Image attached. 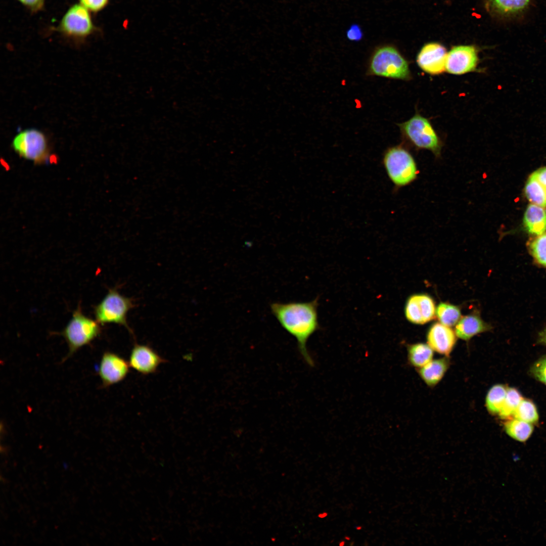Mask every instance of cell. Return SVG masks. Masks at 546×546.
Returning <instances> with one entry per match:
<instances>
[{"label": "cell", "instance_id": "obj_1", "mask_svg": "<svg viewBox=\"0 0 546 546\" xmlns=\"http://www.w3.org/2000/svg\"><path fill=\"white\" fill-rule=\"evenodd\" d=\"M318 301L317 297L309 302H274L270 305L271 313L281 326L296 338L300 353L310 366L314 362L306 344L309 337L320 329Z\"/></svg>", "mask_w": 546, "mask_h": 546}, {"label": "cell", "instance_id": "obj_2", "mask_svg": "<svg viewBox=\"0 0 546 546\" xmlns=\"http://www.w3.org/2000/svg\"><path fill=\"white\" fill-rule=\"evenodd\" d=\"M367 74L402 80L412 78L407 61L391 45H382L375 49L369 60Z\"/></svg>", "mask_w": 546, "mask_h": 546}, {"label": "cell", "instance_id": "obj_3", "mask_svg": "<svg viewBox=\"0 0 546 546\" xmlns=\"http://www.w3.org/2000/svg\"><path fill=\"white\" fill-rule=\"evenodd\" d=\"M383 163L389 178L398 188L411 184L419 174L414 158L400 145L388 148L384 152Z\"/></svg>", "mask_w": 546, "mask_h": 546}, {"label": "cell", "instance_id": "obj_4", "mask_svg": "<svg viewBox=\"0 0 546 546\" xmlns=\"http://www.w3.org/2000/svg\"><path fill=\"white\" fill-rule=\"evenodd\" d=\"M398 126L402 137L413 146L430 151L437 157L440 156L442 142L429 119L416 113Z\"/></svg>", "mask_w": 546, "mask_h": 546}, {"label": "cell", "instance_id": "obj_5", "mask_svg": "<svg viewBox=\"0 0 546 546\" xmlns=\"http://www.w3.org/2000/svg\"><path fill=\"white\" fill-rule=\"evenodd\" d=\"M100 324L85 315L79 305L73 311L72 318L60 334L66 340L69 351L63 361L72 356L81 347L90 344L101 333Z\"/></svg>", "mask_w": 546, "mask_h": 546}, {"label": "cell", "instance_id": "obj_6", "mask_svg": "<svg viewBox=\"0 0 546 546\" xmlns=\"http://www.w3.org/2000/svg\"><path fill=\"white\" fill-rule=\"evenodd\" d=\"M133 307L130 298L121 295L116 289H109L103 300L94 308L96 320L101 325L115 323L129 329L126 317Z\"/></svg>", "mask_w": 546, "mask_h": 546}, {"label": "cell", "instance_id": "obj_7", "mask_svg": "<svg viewBox=\"0 0 546 546\" xmlns=\"http://www.w3.org/2000/svg\"><path fill=\"white\" fill-rule=\"evenodd\" d=\"M13 150L21 157L40 164L47 162L50 155L47 138L40 131L28 129L18 133L12 143Z\"/></svg>", "mask_w": 546, "mask_h": 546}, {"label": "cell", "instance_id": "obj_8", "mask_svg": "<svg viewBox=\"0 0 546 546\" xmlns=\"http://www.w3.org/2000/svg\"><path fill=\"white\" fill-rule=\"evenodd\" d=\"M57 29L66 36L83 39L93 33L97 28L88 10L80 4L73 5L68 10Z\"/></svg>", "mask_w": 546, "mask_h": 546}, {"label": "cell", "instance_id": "obj_9", "mask_svg": "<svg viewBox=\"0 0 546 546\" xmlns=\"http://www.w3.org/2000/svg\"><path fill=\"white\" fill-rule=\"evenodd\" d=\"M478 62V51L474 46H454L447 54L445 71L453 75L466 74L477 71Z\"/></svg>", "mask_w": 546, "mask_h": 546}, {"label": "cell", "instance_id": "obj_10", "mask_svg": "<svg viewBox=\"0 0 546 546\" xmlns=\"http://www.w3.org/2000/svg\"><path fill=\"white\" fill-rule=\"evenodd\" d=\"M130 368L128 361L122 356L112 352H105L98 370L102 387L107 388L124 380L129 372Z\"/></svg>", "mask_w": 546, "mask_h": 546}, {"label": "cell", "instance_id": "obj_11", "mask_svg": "<svg viewBox=\"0 0 546 546\" xmlns=\"http://www.w3.org/2000/svg\"><path fill=\"white\" fill-rule=\"evenodd\" d=\"M166 361L150 346L138 344L134 345L128 359L130 367L143 375L154 374Z\"/></svg>", "mask_w": 546, "mask_h": 546}, {"label": "cell", "instance_id": "obj_12", "mask_svg": "<svg viewBox=\"0 0 546 546\" xmlns=\"http://www.w3.org/2000/svg\"><path fill=\"white\" fill-rule=\"evenodd\" d=\"M447 52L445 47L437 42L425 44L417 56L416 62L425 73L439 75L445 71Z\"/></svg>", "mask_w": 546, "mask_h": 546}, {"label": "cell", "instance_id": "obj_13", "mask_svg": "<svg viewBox=\"0 0 546 546\" xmlns=\"http://www.w3.org/2000/svg\"><path fill=\"white\" fill-rule=\"evenodd\" d=\"M404 315L407 320L413 324H426L436 315L435 303L430 296L426 294L411 295L405 302Z\"/></svg>", "mask_w": 546, "mask_h": 546}, {"label": "cell", "instance_id": "obj_14", "mask_svg": "<svg viewBox=\"0 0 546 546\" xmlns=\"http://www.w3.org/2000/svg\"><path fill=\"white\" fill-rule=\"evenodd\" d=\"M457 337L455 332L450 327L436 323L429 329L427 341L433 351L447 357L456 343Z\"/></svg>", "mask_w": 546, "mask_h": 546}, {"label": "cell", "instance_id": "obj_15", "mask_svg": "<svg viewBox=\"0 0 546 546\" xmlns=\"http://www.w3.org/2000/svg\"><path fill=\"white\" fill-rule=\"evenodd\" d=\"M489 326L477 314L472 313L462 317L457 323L455 333L458 337L469 340L473 336L488 331Z\"/></svg>", "mask_w": 546, "mask_h": 546}, {"label": "cell", "instance_id": "obj_16", "mask_svg": "<svg viewBox=\"0 0 546 546\" xmlns=\"http://www.w3.org/2000/svg\"><path fill=\"white\" fill-rule=\"evenodd\" d=\"M446 357L432 359L424 366L419 368L420 376L428 386H435L444 376L449 365V359Z\"/></svg>", "mask_w": 546, "mask_h": 546}, {"label": "cell", "instance_id": "obj_17", "mask_svg": "<svg viewBox=\"0 0 546 546\" xmlns=\"http://www.w3.org/2000/svg\"><path fill=\"white\" fill-rule=\"evenodd\" d=\"M523 223L529 233L538 236L544 234L546 231V209L530 204L524 213Z\"/></svg>", "mask_w": 546, "mask_h": 546}, {"label": "cell", "instance_id": "obj_18", "mask_svg": "<svg viewBox=\"0 0 546 546\" xmlns=\"http://www.w3.org/2000/svg\"><path fill=\"white\" fill-rule=\"evenodd\" d=\"M407 359L410 364L420 368L432 360L433 350L428 344L418 343L407 347Z\"/></svg>", "mask_w": 546, "mask_h": 546}, {"label": "cell", "instance_id": "obj_19", "mask_svg": "<svg viewBox=\"0 0 546 546\" xmlns=\"http://www.w3.org/2000/svg\"><path fill=\"white\" fill-rule=\"evenodd\" d=\"M506 433L517 441L524 442L532 434L533 426L532 424L516 419H510L504 424Z\"/></svg>", "mask_w": 546, "mask_h": 546}, {"label": "cell", "instance_id": "obj_20", "mask_svg": "<svg viewBox=\"0 0 546 546\" xmlns=\"http://www.w3.org/2000/svg\"><path fill=\"white\" fill-rule=\"evenodd\" d=\"M507 388L502 384H496L490 388L485 398V406L492 415H498L504 404Z\"/></svg>", "mask_w": 546, "mask_h": 546}, {"label": "cell", "instance_id": "obj_21", "mask_svg": "<svg viewBox=\"0 0 546 546\" xmlns=\"http://www.w3.org/2000/svg\"><path fill=\"white\" fill-rule=\"evenodd\" d=\"M525 193L532 204L546 207V188L531 175L526 183Z\"/></svg>", "mask_w": 546, "mask_h": 546}, {"label": "cell", "instance_id": "obj_22", "mask_svg": "<svg viewBox=\"0 0 546 546\" xmlns=\"http://www.w3.org/2000/svg\"><path fill=\"white\" fill-rule=\"evenodd\" d=\"M436 316L440 323L451 327L457 324L461 317L460 308L453 304L440 302L436 309Z\"/></svg>", "mask_w": 546, "mask_h": 546}, {"label": "cell", "instance_id": "obj_23", "mask_svg": "<svg viewBox=\"0 0 546 546\" xmlns=\"http://www.w3.org/2000/svg\"><path fill=\"white\" fill-rule=\"evenodd\" d=\"M523 399L519 391L514 388H508L506 398L502 408L498 414L502 419H509Z\"/></svg>", "mask_w": 546, "mask_h": 546}, {"label": "cell", "instance_id": "obj_24", "mask_svg": "<svg viewBox=\"0 0 546 546\" xmlns=\"http://www.w3.org/2000/svg\"><path fill=\"white\" fill-rule=\"evenodd\" d=\"M515 418L524 421L532 424L538 420V414L534 403L528 399H522L515 410L513 416Z\"/></svg>", "mask_w": 546, "mask_h": 546}, {"label": "cell", "instance_id": "obj_25", "mask_svg": "<svg viewBox=\"0 0 546 546\" xmlns=\"http://www.w3.org/2000/svg\"><path fill=\"white\" fill-rule=\"evenodd\" d=\"M492 7L503 14H513L522 11L530 0H489Z\"/></svg>", "mask_w": 546, "mask_h": 546}, {"label": "cell", "instance_id": "obj_26", "mask_svg": "<svg viewBox=\"0 0 546 546\" xmlns=\"http://www.w3.org/2000/svg\"><path fill=\"white\" fill-rule=\"evenodd\" d=\"M530 251L538 263L546 267V234L539 235L529 245Z\"/></svg>", "mask_w": 546, "mask_h": 546}, {"label": "cell", "instance_id": "obj_27", "mask_svg": "<svg viewBox=\"0 0 546 546\" xmlns=\"http://www.w3.org/2000/svg\"><path fill=\"white\" fill-rule=\"evenodd\" d=\"M530 372L536 380L546 385V356L541 357L533 365Z\"/></svg>", "mask_w": 546, "mask_h": 546}, {"label": "cell", "instance_id": "obj_28", "mask_svg": "<svg viewBox=\"0 0 546 546\" xmlns=\"http://www.w3.org/2000/svg\"><path fill=\"white\" fill-rule=\"evenodd\" d=\"M80 4L88 10L97 13L104 9L108 4L109 0H79Z\"/></svg>", "mask_w": 546, "mask_h": 546}, {"label": "cell", "instance_id": "obj_29", "mask_svg": "<svg viewBox=\"0 0 546 546\" xmlns=\"http://www.w3.org/2000/svg\"><path fill=\"white\" fill-rule=\"evenodd\" d=\"M32 12L40 11L43 7L45 0H17Z\"/></svg>", "mask_w": 546, "mask_h": 546}, {"label": "cell", "instance_id": "obj_30", "mask_svg": "<svg viewBox=\"0 0 546 546\" xmlns=\"http://www.w3.org/2000/svg\"><path fill=\"white\" fill-rule=\"evenodd\" d=\"M363 36L362 30L357 24H353L347 29L346 36L351 41H359Z\"/></svg>", "mask_w": 546, "mask_h": 546}, {"label": "cell", "instance_id": "obj_31", "mask_svg": "<svg viewBox=\"0 0 546 546\" xmlns=\"http://www.w3.org/2000/svg\"><path fill=\"white\" fill-rule=\"evenodd\" d=\"M531 175L546 188V167L536 170Z\"/></svg>", "mask_w": 546, "mask_h": 546}, {"label": "cell", "instance_id": "obj_32", "mask_svg": "<svg viewBox=\"0 0 546 546\" xmlns=\"http://www.w3.org/2000/svg\"><path fill=\"white\" fill-rule=\"evenodd\" d=\"M539 340L540 343L546 345V329L540 334Z\"/></svg>", "mask_w": 546, "mask_h": 546}, {"label": "cell", "instance_id": "obj_33", "mask_svg": "<svg viewBox=\"0 0 546 546\" xmlns=\"http://www.w3.org/2000/svg\"><path fill=\"white\" fill-rule=\"evenodd\" d=\"M328 515V513H327V512H323L319 513L318 514L317 516H318V518H320L321 519H323V518H325L326 517H327Z\"/></svg>", "mask_w": 546, "mask_h": 546}, {"label": "cell", "instance_id": "obj_34", "mask_svg": "<svg viewBox=\"0 0 546 546\" xmlns=\"http://www.w3.org/2000/svg\"><path fill=\"white\" fill-rule=\"evenodd\" d=\"M345 541H344V540H341L339 542V546H344L345 545Z\"/></svg>", "mask_w": 546, "mask_h": 546}, {"label": "cell", "instance_id": "obj_35", "mask_svg": "<svg viewBox=\"0 0 546 546\" xmlns=\"http://www.w3.org/2000/svg\"><path fill=\"white\" fill-rule=\"evenodd\" d=\"M356 530H361V529H362V526H356Z\"/></svg>", "mask_w": 546, "mask_h": 546}, {"label": "cell", "instance_id": "obj_36", "mask_svg": "<svg viewBox=\"0 0 546 546\" xmlns=\"http://www.w3.org/2000/svg\"><path fill=\"white\" fill-rule=\"evenodd\" d=\"M344 538L347 540H349L350 539V537L349 536H345Z\"/></svg>", "mask_w": 546, "mask_h": 546}]
</instances>
